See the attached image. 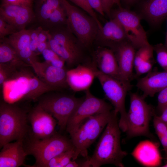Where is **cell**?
I'll return each instance as SVG.
<instances>
[{
    "label": "cell",
    "mask_w": 167,
    "mask_h": 167,
    "mask_svg": "<svg viewBox=\"0 0 167 167\" xmlns=\"http://www.w3.org/2000/svg\"><path fill=\"white\" fill-rule=\"evenodd\" d=\"M117 114L114 110L97 143L92 155L81 163V167H99L110 164L124 167L122 160L127 153L121 148V129Z\"/></svg>",
    "instance_id": "obj_1"
},
{
    "label": "cell",
    "mask_w": 167,
    "mask_h": 167,
    "mask_svg": "<svg viewBox=\"0 0 167 167\" xmlns=\"http://www.w3.org/2000/svg\"><path fill=\"white\" fill-rule=\"evenodd\" d=\"M26 64L17 68L2 85L3 100L15 103L21 100H34L53 88L36 76Z\"/></svg>",
    "instance_id": "obj_2"
},
{
    "label": "cell",
    "mask_w": 167,
    "mask_h": 167,
    "mask_svg": "<svg viewBox=\"0 0 167 167\" xmlns=\"http://www.w3.org/2000/svg\"><path fill=\"white\" fill-rule=\"evenodd\" d=\"M26 111L4 100L0 103V148L13 141L24 140L31 132Z\"/></svg>",
    "instance_id": "obj_3"
},
{
    "label": "cell",
    "mask_w": 167,
    "mask_h": 167,
    "mask_svg": "<svg viewBox=\"0 0 167 167\" xmlns=\"http://www.w3.org/2000/svg\"><path fill=\"white\" fill-rule=\"evenodd\" d=\"M112 113L110 111L88 117L68 132L74 147L72 160H75L79 155L88 157L87 149L105 128Z\"/></svg>",
    "instance_id": "obj_4"
},
{
    "label": "cell",
    "mask_w": 167,
    "mask_h": 167,
    "mask_svg": "<svg viewBox=\"0 0 167 167\" xmlns=\"http://www.w3.org/2000/svg\"><path fill=\"white\" fill-rule=\"evenodd\" d=\"M27 155H31L35 162L31 167H44L51 159L74 148L71 139L56 133L51 137L38 139L29 136L24 141Z\"/></svg>",
    "instance_id": "obj_5"
},
{
    "label": "cell",
    "mask_w": 167,
    "mask_h": 167,
    "mask_svg": "<svg viewBox=\"0 0 167 167\" xmlns=\"http://www.w3.org/2000/svg\"><path fill=\"white\" fill-rule=\"evenodd\" d=\"M59 0L66 13L67 26L83 47H88L96 40L99 30L96 23L67 0Z\"/></svg>",
    "instance_id": "obj_6"
},
{
    "label": "cell",
    "mask_w": 167,
    "mask_h": 167,
    "mask_svg": "<svg viewBox=\"0 0 167 167\" xmlns=\"http://www.w3.org/2000/svg\"><path fill=\"white\" fill-rule=\"evenodd\" d=\"M45 93L38 99L37 105L56 120L60 131L66 129L67 122L76 109L83 101L71 95Z\"/></svg>",
    "instance_id": "obj_7"
},
{
    "label": "cell",
    "mask_w": 167,
    "mask_h": 167,
    "mask_svg": "<svg viewBox=\"0 0 167 167\" xmlns=\"http://www.w3.org/2000/svg\"><path fill=\"white\" fill-rule=\"evenodd\" d=\"M130 103L127 112L126 131L129 138L144 136L152 137L149 128L152 117L154 114L152 106L148 104L143 96L135 93H130Z\"/></svg>",
    "instance_id": "obj_8"
},
{
    "label": "cell",
    "mask_w": 167,
    "mask_h": 167,
    "mask_svg": "<svg viewBox=\"0 0 167 167\" xmlns=\"http://www.w3.org/2000/svg\"><path fill=\"white\" fill-rule=\"evenodd\" d=\"M95 75L101 85L105 97L113 106L115 113L120 114L118 121L120 129L126 132L127 126V112L125 107V100L126 93L131 89L132 85L125 84L104 74L96 68Z\"/></svg>",
    "instance_id": "obj_9"
},
{
    "label": "cell",
    "mask_w": 167,
    "mask_h": 167,
    "mask_svg": "<svg viewBox=\"0 0 167 167\" xmlns=\"http://www.w3.org/2000/svg\"><path fill=\"white\" fill-rule=\"evenodd\" d=\"M113 18L121 24L128 41L135 49L150 45L138 14L120 6L114 11Z\"/></svg>",
    "instance_id": "obj_10"
},
{
    "label": "cell",
    "mask_w": 167,
    "mask_h": 167,
    "mask_svg": "<svg viewBox=\"0 0 167 167\" xmlns=\"http://www.w3.org/2000/svg\"><path fill=\"white\" fill-rule=\"evenodd\" d=\"M85 96L70 117L66 130L69 131L84 119L91 116L111 111V105L104 100L92 95L89 90L85 91Z\"/></svg>",
    "instance_id": "obj_11"
},
{
    "label": "cell",
    "mask_w": 167,
    "mask_h": 167,
    "mask_svg": "<svg viewBox=\"0 0 167 167\" xmlns=\"http://www.w3.org/2000/svg\"><path fill=\"white\" fill-rule=\"evenodd\" d=\"M31 125L29 136L38 139L49 138L56 132L57 122L50 114L37 105L28 113Z\"/></svg>",
    "instance_id": "obj_12"
},
{
    "label": "cell",
    "mask_w": 167,
    "mask_h": 167,
    "mask_svg": "<svg viewBox=\"0 0 167 167\" xmlns=\"http://www.w3.org/2000/svg\"><path fill=\"white\" fill-rule=\"evenodd\" d=\"M30 66L39 79L57 90L68 87L66 81L67 70L64 67L54 66L45 61H36L32 62Z\"/></svg>",
    "instance_id": "obj_13"
},
{
    "label": "cell",
    "mask_w": 167,
    "mask_h": 167,
    "mask_svg": "<svg viewBox=\"0 0 167 167\" xmlns=\"http://www.w3.org/2000/svg\"><path fill=\"white\" fill-rule=\"evenodd\" d=\"M96 69L93 62L92 64H80L67 70L66 81L68 86L75 92L88 90L96 77Z\"/></svg>",
    "instance_id": "obj_14"
},
{
    "label": "cell",
    "mask_w": 167,
    "mask_h": 167,
    "mask_svg": "<svg viewBox=\"0 0 167 167\" xmlns=\"http://www.w3.org/2000/svg\"><path fill=\"white\" fill-rule=\"evenodd\" d=\"M135 49L129 42L124 43L114 49L117 61L120 81L128 85L135 77L133 74Z\"/></svg>",
    "instance_id": "obj_15"
},
{
    "label": "cell",
    "mask_w": 167,
    "mask_h": 167,
    "mask_svg": "<svg viewBox=\"0 0 167 167\" xmlns=\"http://www.w3.org/2000/svg\"><path fill=\"white\" fill-rule=\"evenodd\" d=\"M96 39L113 50L120 45L129 42L122 25L113 18L98 30Z\"/></svg>",
    "instance_id": "obj_16"
},
{
    "label": "cell",
    "mask_w": 167,
    "mask_h": 167,
    "mask_svg": "<svg viewBox=\"0 0 167 167\" xmlns=\"http://www.w3.org/2000/svg\"><path fill=\"white\" fill-rule=\"evenodd\" d=\"M93 62L99 71L120 81L118 66L113 49L98 47L94 54Z\"/></svg>",
    "instance_id": "obj_17"
},
{
    "label": "cell",
    "mask_w": 167,
    "mask_h": 167,
    "mask_svg": "<svg viewBox=\"0 0 167 167\" xmlns=\"http://www.w3.org/2000/svg\"><path fill=\"white\" fill-rule=\"evenodd\" d=\"M0 152V167H18L24 165L28 155L24 140H19L4 145Z\"/></svg>",
    "instance_id": "obj_18"
},
{
    "label": "cell",
    "mask_w": 167,
    "mask_h": 167,
    "mask_svg": "<svg viewBox=\"0 0 167 167\" xmlns=\"http://www.w3.org/2000/svg\"><path fill=\"white\" fill-rule=\"evenodd\" d=\"M136 86L143 92L142 96L144 99L153 97L167 87V71H151L138 80Z\"/></svg>",
    "instance_id": "obj_19"
},
{
    "label": "cell",
    "mask_w": 167,
    "mask_h": 167,
    "mask_svg": "<svg viewBox=\"0 0 167 167\" xmlns=\"http://www.w3.org/2000/svg\"><path fill=\"white\" fill-rule=\"evenodd\" d=\"M158 146L149 140L140 142L131 153L133 156L143 165L156 167L160 165L162 157Z\"/></svg>",
    "instance_id": "obj_20"
},
{
    "label": "cell",
    "mask_w": 167,
    "mask_h": 167,
    "mask_svg": "<svg viewBox=\"0 0 167 167\" xmlns=\"http://www.w3.org/2000/svg\"><path fill=\"white\" fill-rule=\"evenodd\" d=\"M48 30L51 37L57 43L74 53L82 56L83 46L67 25Z\"/></svg>",
    "instance_id": "obj_21"
},
{
    "label": "cell",
    "mask_w": 167,
    "mask_h": 167,
    "mask_svg": "<svg viewBox=\"0 0 167 167\" xmlns=\"http://www.w3.org/2000/svg\"><path fill=\"white\" fill-rule=\"evenodd\" d=\"M141 10L151 23L158 24L167 17V0H143Z\"/></svg>",
    "instance_id": "obj_22"
},
{
    "label": "cell",
    "mask_w": 167,
    "mask_h": 167,
    "mask_svg": "<svg viewBox=\"0 0 167 167\" xmlns=\"http://www.w3.org/2000/svg\"><path fill=\"white\" fill-rule=\"evenodd\" d=\"M48 31L49 47L64 60L69 66H72L79 64L82 56L74 53L58 44L52 38Z\"/></svg>",
    "instance_id": "obj_23"
},
{
    "label": "cell",
    "mask_w": 167,
    "mask_h": 167,
    "mask_svg": "<svg viewBox=\"0 0 167 167\" xmlns=\"http://www.w3.org/2000/svg\"><path fill=\"white\" fill-rule=\"evenodd\" d=\"M61 5L59 0H36L35 14L38 22L44 26L52 12Z\"/></svg>",
    "instance_id": "obj_24"
},
{
    "label": "cell",
    "mask_w": 167,
    "mask_h": 167,
    "mask_svg": "<svg viewBox=\"0 0 167 167\" xmlns=\"http://www.w3.org/2000/svg\"><path fill=\"white\" fill-rule=\"evenodd\" d=\"M30 30L25 29L0 39L9 44L17 52L29 46Z\"/></svg>",
    "instance_id": "obj_25"
},
{
    "label": "cell",
    "mask_w": 167,
    "mask_h": 167,
    "mask_svg": "<svg viewBox=\"0 0 167 167\" xmlns=\"http://www.w3.org/2000/svg\"><path fill=\"white\" fill-rule=\"evenodd\" d=\"M67 15L61 5L51 13L44 26L48 29L67 25Z\"/></svg>",
    "instance_id": "obj_26"
},
{
    "label": "cell",
    "mask_w": 167,
    "mask_h": 167,
    "mask_svg": "<svg viewBox=\"0 0 167 167\" xmlns=\"http://www.w3.org/2000/svg\"><path fill=\"white\" fill-rule=\"evenodd\" d=\"M27 6L9 4H1L0 17L10 24Z\"/></svg>",
    "instance_id": "obj_27"
},
{
    "label": "cell",
    "mask_w": 167,
    "mask_h": 167,
    "mask_svg": "<svg viewBox=\"0 0 167 167\" xmlns=\"http://www.w3.org/2000/svg\"><path fill=\"white\" fill-rule=\"evenodd\" d=\"M21 60L15 50L9 44L0 39V63H7Z\"/></svg>",
    "instance_id": "obj_28"
},
{
    "label": "cell",
    "mask_w": 167,
    "mask_h": 167,
    "mask_svg": "<svg viewBox=\"0 0 167 167\" xmlns=\"http://www.w3.org/2000/svg\"><path fill=\"white\" fill-rule=\"evenodd\" d=\"M74 154V148L65 152L51 159L44 167H66L73 159Z\"/></svg>",
    "instance_id": "obj_29"
},
{
    "label": "cell",
    "mask_w": 167,
    "mask_h": 167,
    "mask_svg": "<svg viewBox=\"0 0 167 167\" xmlns=\"http://www.w3.org/2000/svg\"><path fill=\"white\" fill-rule=\"evenodd\" d=\"M154 51L153 46L150 44L143 46L139 49L135 54V68L143 62L153 59Z\"/></svg>",
    "instance_id": "obj_30"
},
{
    "label": "cell",
    "mask_w": 167,
    "mask_h": 167,
    "mask_svg": "<svg viewBox=\"0 0 167 167\" xmlns=\"http://www.w3.org/2000/svg\"><path fill=\"white\" fill-rule=\"evenodd\" d=\"M153 47L156 53L158 63L164 71H167V49L161 43L155 45Z\"/></svg>",
    "instance_id": "obj_31"
},
{
    "label": "cell",
    "mask_w": 167,
    "mask_h": 167,
    "mask_svg": "<svg viewBox=\"0 0 167 167\" xmlns=\"http://www.w3.org/2000/svg\"><path fill=\"white\" fill-rule=\"evenodd\" d=\"M87 13L95 21L99 29H101L103 25L99 20L94 11L92 8L88 0H69Z\"/></svg>",
    "instance_id": "obj_32"
},
{
    "label": "cell",
    "mask_w": 167,
    "mask_h": 167,
    "mask_svg": "<svg viewBox=\"0 0 167 167\" xmlns=\"http://www.w3.org/2000/svg\"><path fill=\"white\" fill-rule=\"evenodd\" d=\"M18 32L12 25L8 23L0 17V39H2L8 35Z\"/></svg>",
    "instance_id": "obj_33"
},
{
    "label": "cell",
    "mask_w": 167,
    "mask_h": 167,
    "mask_svg": "<svg viewBox=\"0 0 167 167\" xmlns=\"http://www.w3.org/2000/svg\"><path fill=\"white\" fill-rule=\"evenodd\" d=\"M153 123L156 132L159 138L167 131V124L159 116L154 115Z\"/></svg>",
    "instance_id": "obj_34"
},
{
    "label": "cell",
    "mask_w": 167,
    "mask_h": 167,
    "mask_svg": "<svg viewBox=\"0 0 167 167\" xmlns=\"http://www.w3.org/2000/svg\"><path fill=\"white\" fill-rule=\"evenodd\" d=\"M154 64L153 59L148 60L142 62L135 68L136 74L135 77L146 73H148L151 71Z\"/></svg>",
    "instance_id": "obj_35"
},
{
    "label": "cell",
    "mask_w": 167,
    "mask_h": 167,
    "mask_svg": "<svg viewBox=\"0 0 167 167\" xmlns=\"http://www.w3.org/2000/svg\"><path fill=\"white\" fill-rule=\"evenodd\" d=\"M157 109L161 113L167 107V87L159 92L157 96Z\"/></svg>",
    "instance_id": "obj_36"
},
{
    "label": "cell",
    "mask_w": 167,
    "mask_h": 167,
    "mask_svg": "<svg viewBox=\"0 0 167 167\" xmlns=\"http://www.w3.org/2000/svg\"><path fill=\"white\" fill-rule=\"evenodd\" d=\"M30 30L29 47L31 50L37 55L36 50L38 44V29L36 28Z\"/></svg>",
    "instance_id": "obj_37"
},
{
    "label": "cell",
    "mask_w": 167,
    "mask_h": 167,
    "mask_svg": "<svg viewBox=\"0 0 167 167\" xmlns=\"http://www.w3.org/2000/svg\"><path fill=\"white\" fill-rule=\"evenodd\" d=\"M41 54L45 61L49 63L61 58L49 47L44 50Z\"/></svg>",
    "instance_id": "obj_38"
},
{
    "label": "cell",
    "mask_w": 167,
    "mask_h": 167,
    "mask_svg": "<svg viewBox=\"0 0 167 167\" xmlns=\"http://www.w3.org/2000/svg\"><path fill=\"white\" fill-rule=\"evenodd\" d=\"M91 7L101 15L104 16L105 12L101 0H88Z\"/></svg>",
    "instance_id": "obj_39"
},
{
    "label": "cell",
    "mask_w": 167,
    "mask_h": 167,
    "mask_svg": "<svg viewBox=\"0 0 167 167\" xmlns=\"http://www.w3.org/2000/svg\"><path fill=\"white\" fill-rule=\"evenodd\" d=\"M32 0H2L1 4H9L32 7Z\"/></svg>",
    "instance_id": "obj_40"
},
{
    "label": "cell",
    "mask_w": 167,
    "mask_h": 167,
    "mask_svg": "<svg viewBox=\"0 0 167 167\" xmlns=\"http://www.w3.org/2000/svg\"><path fill=\"white\" fill-rule=\"evenodd\" d=\"M105 13L109 17L111 16V10L114 4L113 0H101Z\"/></svg>",
    "instance_id": "obj_41"
},
{
    "label": "cell",
    "mask_w": 167,
    "mask_h": 167,
    "mask_svg": "<svg viewBox=\"0 0 167 167\" xmlns=\"http://www.w3.org/2000/svg\"><path fill=\"white\" fill-rule=\"evenodd\" d=\"M159 138L167 158V130L163 135Z\"/></svg>",
    "instance_id": "obj_42"
},
{
    "label": "cell",
    "mask_w": 167,
    "mask_h": 167,
    "mask_svg": "<svg viewBox=\"0 0 167 167\" xmlns=\"http://www.w3.org/2000/svg\"><path fill=\"white\" fill-rule=\"evenodd\" d=\"M48 48L49 45L48 41L39 43L36 50L37 55L41 54L44 50Z\"/></svg>",
    "instance_id": "obj_43"
},
{
    "label": "cell",
    "mask_w": 167,
    "mask_h": 167,
    "mask_svg": "<svg viewBox=\"0 0 167 167\" xmlns=\"http://www.w3.org/2000/svg\"><path fill=\"white\" fill-rule=\"evenodd\" d=\"M160 118L167 124V107L165 108L161 113Z\"/></svg>",
    "instance_id": "obj_44"
},
{
    "label": "cell",
    "mask_w": 167,
    "mask_h": 167,
    "mask_svg": "<svg viewBox=\"0 0 167 167\" xmlns=\"http://www.w3.org/2000/svg\"><path fill=\"white\" fill-rule=\"evenodd\" d=\"M80 166V163L76 162L75 160H71L66 167H79Z\"/></svg>",
    "instance_id": "obj_45"
},
{
    "label": "cell",
    "mask_w": 167,
    "mask_h": 167,
    "mask_svg": "<svg viewBox=\"0 0 167 167\" xmlns=\"http://www.w3.org/2000/svg\"><path fill=\"white\" fill-rule=\"evenodd\" d=\"M125 2L128 4H131L135 2L137 0H124Z\"/></svg>",
    "instance_id": "obj_46"
},
{
    "label": "cell",
    "mask_w": 167,
    "mask_h": 167,
    "mask_svg": "<svg viewBox=\"0 0 167 167\" xmlns=\"http://www.w3.org/2000/svg\"><path fill=\"white\" fill-rule=\"evenodd\" d=\"M114 4H116L119 7H120V0H113Z\"/></svg>",
    "instance_id": "obj_47"
},
{
    "label": "cell",
    "mask_w": 167,
    "mask_h": 167,
    "mask_svg": "<svg viewBox=\"0 0 167 167\" xmlns=\"http://www.w3.org/2000/svg\"><path fill=\"white\" fill-rule=\"evenodd\" d=\"M164 45L165 46V47L167 49V31H166V33L165 43Z\"/></svg>",
    "instance_id": "obj_48"
},
{
    "label": "cell",
    "mask_w": 167,
    "mask_h": 167,
    "mask_svg": "<svg viewBox=\"0 0 167 167\" xmlns=\"http://www.w3.org/2000/svg\"><path fill=\"white\" fill-rule=\"evenodd\" d=\"M162 167H167V162H166V163L164 165H163L162 166Z\"/></svg>",
    "instance_id": "obj_49"
}]
</instances>
